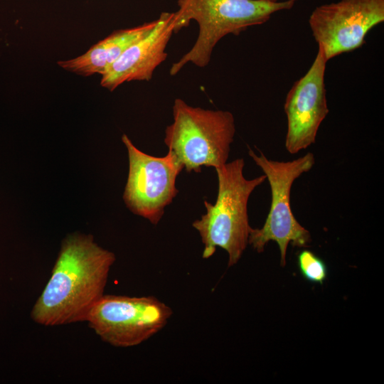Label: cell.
I'll use <instances>...</instances> for the list:
<instances>
[{
	"mask_svg": "<svg viewBox=\"0 0 384 384\" xmlns=\"http://www.w3.org/2000/svg\"><path fill=\"white\" fill-rule=\"evenodd\" d=\"M114 261V254L99 246L92 235H68L33 306L32 320L45 326L85 321L91 309L104 295Z\"/></svg>",
	"mask_w": 384,
	"mask_h": 384,
	"instance_id": "1",
	"label": "cell"
},
{
	"mask_svg": "<svg viewBox=\"0 0 384 384\" xmlns=\"http://www.w3.org/2000/svg\"><path fill=\"white\" fill-rule=\"evenodd\" d=\"M297 1L177 0L174 32L187 27L192 20L197 22L199 30L191 48L171 65L170 75H177L188 63L206 67L214 48L223 37L238 36L249 27L263 24L274 14L291 9Z\"/></svg>",
	"mask_w": 384,
	"mask_h": 384,
	"instance_id": "2",
	"label": "cell"
},
{
	"mask_svg": "<svg viewBox=\"0 0 384 384\" xmlns=\"http://www.w3.org/2000/svg\"><path fill=\"white\" fill-rule=\"evenodd\" d=\"M244 166V159L238 158L215 169L218 183L215 203L204 201L206 213L192 223L204 246L203 258L212 257L219 247L228 252V267L239 261L248 245V200L266 180L265 174L247 179Z\"/></svg>",
	"mask_w": 384,
	"mask_h": 384,
	"instance_id": "3",
	"label": "cell"
},
{
	"mask_svg": "<svg viewBox=\"0 0 384 384\" xmlns=\"http://www.w3.org/2000/svg\"><path fill=\"white\" fill-rule=\"evenodd\" d=\"M235 134L230 112L193 107L176 98L164 142L183 169L198 173L202 166L215 169L227 163Z\"/></svg>",
	"mask_w": 384,
	"mask_h": 384,
	"instance_id": "4",
	"label": "cell"
},
{
	"mask_svg": "<svg viewBox=\"0 0 384 384\" xmlns=\"http://www.w3.org/2000/svg\"><path fill=\"white\" fill-rule=\"evenodd\" d=\"M257 155L249 148L248 154L267 179L271 190L270 211L261 228H250L248 244L257 252L264 251L270 241L277 242L280 252V264H286L288 245L303 247L311 242L309 230L294 217L290 203L291 189L294 182L303 174L311 169L315 164L314 155L309 152L288 161L269 159L260 151Z\"/></svg>",
	"mask_w": 384,
	"mask_h": 384,
	"instance_id": "5",
	"label": "cell"
},
{
	"mask_svg": "<svg viewBox=\"0 0 384 384\" xmlns=\"http://www.w3.org/2000/svg\"><path fill=\"white\" fill-rule=\"evenodd\" d=\"M173 314L170 306L153 296L104 294L85 321L105 342L132 347L154 336Z\"/></svg>",
	"mask_w": 384,
	"mask_h": 384,
	"instance_id": "6",
	"label": "cell"
},
{
	"mask_svg": "<svg viewBox=\"0 0 384 384\" xmlns=\"http://www.w3.org/2000/svg\"><path fill=\"white\" fill-rule=\"evenodd\" d=\"M122 140L129 156L123 199L133 213L157 225L178 193L176 181L183 166L170 151L164 156H154L138 149L126 134Z\"/></svg>",
	"mask_w": 384,
	"mask_h": 384,
	"instance_id": "7",
	"label": "cell"
},
{
	"mask_svg": "<svg viewBox=\"0 0 384 384\" xmlns=\"http://www.w3.org/2000/svg\"><path fill=\"white\" fill-rule=\"evenodd\" d=\"M384 21V0H340L316 7L309 18L312 36L329 61L365 43Z\"/></svg>",
	"mask_w": 384,
	"mask_h": 384,
	"instance_id": "8",
	"label": "cell"
},
{
	"mask_svg": "<svg viewBox=\"0 0 384 384\" xmlns=\"http://www.w3.org/2000/svg\"><path fill=\"white\" fill-rule=\"evenodd\" d=\"M327 62L318 46L310 68L293 84L286 96L284 110L287 130L284 146L291 154L314 144L319 127L329 112L325 85Z\"/></svg>",
	"mask_w": 384,
	"mask_h": 384,
	"instance_id": "9",
	"label": "cell"
},
{
	"mask_svg": "<svg viewBox=\"0 0 384 384\" xmlns=\"http://www.w3.org/2000/svg\"><path fill=\"white\" fill-rule=\"evenodd\" d=\"M156 26L128 47L102 75V87L113 91L130 81H149L167 57L166 48L174 33V12L160 14Z\"/></svg>",
	"mask_w": 384,
	"mask_h": 384,
	"instance_id": "10",
	"label": "cell"
},
{
	"mask_svg": "<svg viewBox=\"0 0 384 384\" xmlns=\"http://www.w3.org/2000/svg\"><path fill=\"white\" fill-rule=\"evenodd\" d=\"M159 18L134 27L115 31L100 41L84 54L73 59L58 61L63 69L82 76L101 75L132 44L149 33Z\"/></svg>",
	"mask_w": 384,
	"mask_h": 384,
	"instance_id": "11",
	"label": "cell"
},
{
	"mask_svg": "<svg viewBox=\"0 0 384 384\" xmlns=\"http://www.w3.org/2000/svg\"><path fill=\"white\" fill-rule=\"evenodd\" d=\"M297 264L303 277L309 282L322 284L328 270L324 261L310 250H304L298 255Z\"/></svg>",
	"mask_w": 384,
	"mask_h": 384,
	"instance_id": "12",
	"label": "cell"
},
{
	"mask_svg": "<svg viewBox=\"0 0 384 384\" xmlns=\"http://www.w3.org/2000/svg\"><path fill=\"white\" fill-rule=\"evenodd\" d=\"M266 1H272V2L279 1V0H266Z\"/></svg>",
	"mask_w": 384,
	"mask_h": 384,
	"instance_id": "13",
	"label": "cell"
}]
</instances>
